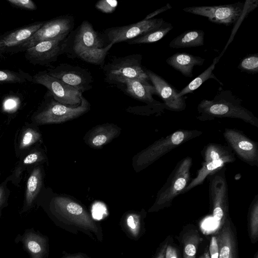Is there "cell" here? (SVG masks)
<instances>
[{
	"mask_svg": "<svg viewBox=\"0 0 258 258\" xmlns=\"http://www.w3.org/2000/svg\"><path fill=\"white\" fill-rule=\"evenodd\" d=\"M205 61L200 56L185 52H177L166 60L168 64L188 78L192 77L194 67L202 66Z\"/></svg>",
	"mask_w": 258,
	"mask_h": 258,
	"instance_id": "44dd1931",
	"label": "cell"
},
{
	"mask_svg": "<svg viewBox=\"0 0 258 258\" xmlns=\"http://www.w3.org/2000/svg\"><path fill=\"white\" fill-rule=\"evenodd\" d=\"M63 258H90L88 257L86 255L84 254L83 253H77L76 254H73L67 256Z\"/></svg>",
	"mask_w": 258,
	"mask_h": 258,
	"instance_id": "f6af8a7d",
	"label": "cell"
},
{
	"mask_svg": "<svg viewBox=\"0 0 258 258\" xmlns=\"http://www.w3.org/2000/svg\"><path fill=\"white\" fill-rule=\"evenodd\" d=\"M31 81L45 86L54 99L63 105L76 107L81 103L83 94L61 81L50 76L46 70L35 74L32 76Z\"/></svg>",
	"mask_w": 258,
	"mask_h": 258,
	"instance_id": "8fae6325",
	"label": "cell"
},
{
	"mask_svg": "<svg viewBox=\"0 0 258 258\" xmlns=\"http://www.w3.org/2000/svg\"><path fill=\"white\" fill-rule=\"evenodd\" d=\"M172 8V7L169 4H167L164 7L157 9V10L153 12H152L148 14L145 18V20H149L151 19H153L154 17L159 15V14H161L169 9H170Z\"/></svg>",
	"mask_w": 258,
	"mask_h": 258,
	"instance_id": "7bdbcfd3",
	"label": "cell"
},
{
	"mask_svg": "<svg viewBox=\"0 0 258 258\" xmlns=\"http://www.w3.org/2000/svg\"><path fill=\"white\" fill-rule=\"evenodd\" d=\"M248 227L251 240L255 242L258 238V195H256L250 205L248 215Z\"/></svg>",
	"mask_w": 258,
	"mask_h": 258,
	"instance_id": "d6a6232c",
	"label": "cell"
},
{
	"mask_svg": "<svg viewBox=\"0 0 258 258\" xmlns=\"http://www.w3.org/2000/svg\"><path fill=\"white\" fill-rule=\"evenodd\" d=\"M202 134L197 130H180L156 141L135 155L133 159L135 171H142L167 153Z\"/></svg>",
	"mask_w": 258,
	"mask_h": 258,
	"instance_id": "7a4b0ae2",
	"label": "cell"
},
{
	"mask_svg": "<svg viewBox=\"0 0 258 258\" xmlns=\"http://www.w3.org/2000/svg\"><path fill=\"white\" fill-rule=\"evenodd\" d=\"M68 35L41 41L25 51V57L31 63L49 67L64 53L66 40Z\"/></svg>",
	"mask_w": 258,
	"mask_h": 258,
	"instance_id": "7c38bea8",
	"label": "cell"
},
{
	"mask_svg": "<svg viewBox=\"0 0 258 258\" xmlns=\"http://www.w3.org/2000/svg\"><path fill=\"white\" fill-rule=\"evenodd\" d=\"M142 58L138 53L114 58L103 67L105 82L114 85L123 78L149 82V78L142 65Z\"/></svg>",
	"mask_w": 258,
	"mask_h": 258,
	"instance_id": "ba28073f",
	"label": "cell"
},
{
	"mask_svg": "<svg viewBox=\"0 0 258 258\" xmlns=\"http://www.w3.org/2000/svg\"><path fill=\"white\" fill-rule=\"evenodd\" d=\"M41 139V134L35 127L30 126L24 127L18 138L17 151H23L39 142Z\"/></svg>",
	"mask_w": 258,
	"mask_h": 258,
	"instance_id": "f546056e",
	"label": "cell"
},
{
	"mask_svg": "<svg viewBox=\"0 0 258 258\" xmlns=\"http://www.w3.org/2000/svg\"><path fill=\"white\" fill-rule=\"evenodd\" d=\"M44 22H36L1 34L0 54L14 53L18 47L43 25Z\"/></svg>",
	"mask_w": 258,
	"mask_h": 258,
	"instance_id": "ac0fdd59",
	"label": "cell"
},
{
	"mask_svg": "<svg viewBox=\"0 0 258 258\" xmlns=\"http://www.w3.org/2000/svg\"><path fill=\"white\" fill-rule=\"evenodd\" d=\"M0 174H1V172H0Z\"/></svg>",
	"mask_w": 258,
	"mask_h": 258,
	"instance_id": "c3c4849f",
	"label": "cell"
},
{
	"mask_svg": "<svg viewBox=\"0 0 258 258\" xmlns=\"http://www.w3.org/2000/svg\"><path fill=\"white\" fill-rule=\"evenodd\" d=\"M90 107V103L83 95L81 104L71 107L56 101L47 91L41 105L33 114L32 120L39 125L60 123L81 116L88 112Z\"/></svg>",
	"mask_w": 258,
	"mask_h": 258,
	"instance_id": "3957f363",
	"label": "cell"
},
{
	"mask_svg": "<svg viewBox=\"0 0 258 258\" xmlns=\"http://www.w3.org/2000/svg\"><path fill=\"white\" fill-rule=\"evenodd\" d=\"M168 242H165L161 247L155 258H165V254Z\"/></svg>",
	"mask_w": 258,
	"mask_h": 258,
	"instance_id": "ee69618b",
	"label": "cell"
},
{
	"mask_svg": "<svg viewBox=\"0 0 258 258\" xmlns=\"http://www.w3.org/2000/svg\"><path fill=\"white\" fill-rule=\"evenodd\" d=\"M43 182V173L41 167L35 165L27 179L25 200L21 213L31 209L40 192Z\"/></svg>",
	"mask_w": 258,
	"mask_h": 258,
	"instance_id": "7402d4cb",
	"label": "cell"
},
{
	"mask_svg": "<svg viewBox=\"0 0 258 258\" xmlns=\"http://www.w3.org/2000/svg\"><path fill=\"white\" fill-rule=\"evenodd\" d=\"M107 44L100 33L95 31L91 23L83 21L74 31L68 36L65 43L64 53L69 57L75 58L81 53L91 49H101Z\"/></svg>",
	"mask_w": 258,
	"mask_h": 258,
	"instance_id": "9c48e42d",
	"label": "cell"
},
{
	"mask_svg": "<svg viewBox=\"0 0 258 258\" xmlns=\"http://www.w3.org/2000/svg\"><path fill=\"white\" fill-rule=\"evenodd\" d=\"M238 68L241 71L249 74L258 73V54H248L241 59Z\"/></svg>",
	"mask_w": 258,
	"mask_h": 258,
	"instance_id": "d590c367",
	"label": "cell"
},
{
	"mask_svg": "<svg viewBox=\"0 0 258 258\" xmlns=\"http://www.w3.org/2000/svg\"><path fill=\"white\" fill-rule=\"evenodd\" d=\"M204 162H210L229 157H235L228 146L217 143H209L201 151Z\"/></svg>",
	"mask_w": 258,
	"mask_h": 258,
	"instance_id": "4316f807",
	"label": "cell"
},
{
	"mask_svg": "<svg viewBox=\"0 0 258 258\" xmlns=\"http://www.w3.org/2000/svg\"><path fill=\"white\" fill-rule=\"evenodd\" d=\"M219 59V58L218 57L215 58L213 63L208 69L191 81L186 87L179 91L178 96L181 97L185 94L192 93L194 91L199 88L204 82L210 79H214L221 85H223V84L220 81L213 73L215 65L218 62Z\"/></svg>",
	"mask_w": 258,
	"mask_h": 258,
	"instance_id": "83f0119b",
	"label": "cell"
},
{
	"mask_svg": "<svg viewBox=\"0 0 258 258\" xmlns=\"http://www.w3.org/2000/svg\"><path fill=\"white\" fill-rule=\"evenodd\" d=\"M118 6L116 0H100L95 4L96 9L105 14L113 13Z\"/></svg>",
	"mask_w": 258,
	"mask_h": 258,
	"instance_id": "8d00e7d4",
	"label": "cell"
},
{
	"mask_svg": "<svg viewBox=\"0 0 258 258\" xmlns=\"http://www.w3.org/2000/svg\"><path fill=\"white\" fill-rule=\"evenodd\" d=\"M225 166L208 176L209 197L213 217L219 226L228 219V188Z\"/></svg>",
	"mask_w": 258,
	"mask_h": 258,
	"instance_id": "52a82bcc",
	"label": "cell"
},
{
	"mask_svg": "<svg viewBox=\"0 0 258 258\" xmlns=\"http://www.w3.org/2000/svg\"><path fill=\"white\" fill-rule=\"evenodd\" d=\"M235 160V157H229L210 162H203L201 167L197 172L196 177L191 179L188 185L182 191V194L187 192L196 186L202 184L210 174L225 166L226 164L234 162Z\"/></svg>",
	"mask_w": 258,
	"mask_h": 258,
	"instance_id": "d4e9b609",
	"label": "cell"
},
{
	"mask_svg": "<svg viewBox=\"0 0 258 258\" xmlns=\"http://www.w3.org/2000/svg\"><path fill=\"white\" fill-rule=\"evenodd\" d=\"M45 160V155L40 149H32L20 159L14 169L12 175L9 177V180L15 184L19 183L23 172L27 168L32 165L43 163Z\"/></svg>",
	"mask_w": 258,
	"mask_h": 258,
	"instance_id": "cb8c5ba5",
	"label": "cell"
},
{
	"mask_svg": "<svg viewBox=\"0 0 258 258\" xmlns=\"http://www.w3.org/2000/svg\"><path fill=\"white\" fill-rule=\"evenodd\" d=\"M228 219L217 235L219 258H237L236 240Z\"/></svg>",
	"mask_w": 258,
	"mask_h": 258,
	"instance_id": "603a6c76",
	"label": "cell"
},
{
	"mask_svg": "<svg viewBox=\"0 0 258 258\" xmlns=\"http://www.w3.org/2000/svg\"><path fill=\"white\" fill-rule=\"evenodd\" d=\"M115 86L126 95L148 105L161 103L153 97V95H157V91L149 82L138 79L123 78Z\"/></svg>",
	"mask_w": 258,
	"mask_h": 258,
	"instance_id": "e0dca14e",
	"label": "cell"
},
{
	"mask_svg": "<svg viewBox=\"0 0 258 258\" xmlns=\"http://www.w3.org/2000/svg\"><path fill=\"white\" fill-rule=\"evenodd\" d=\"M201 121L216 118L228 117L239 119L258 127V118L242 104V100L229 90L219 87L212 100L203 99L197 107Z\"/></svg>",
	"mask_w": 258,
	"mask_h": 258,
	"instance_id": "6da1fadb",
	"label": "cell"
},
{
	"mask_svg": "<svg viewBox=\"0 0 258 258\" xmlns=\"http://www.w3.org/2000/svg\"><path fill=\"white\" fill-rule=\"evenodd\" d=\"M113 44H108L101 49L88 50L80 53L77 57L84 61L98 66H104L105 58Z\"/></svg>",
	"mask_w": 258,
	"mask_h": 258,
	"instance_id": "4dcf8cb0",
	"label": "cell"
},
{
	"mask_svg": "<svg viewBox=\"0 0 258 258\" xmlns=\"http://www.w3.org/2000/svg\"><path fill=\"white\" fill-rule=\"evenodd\" d=\"M209 253L210 258H219L217 235H213L211 239Z\"/></svg>",
	"mask_w": 258,
	"mask_h": 258,
	"instance_id": "ab89813d",
	"label": "cell"
},
{
	"mask_svg": "<svg viewBox=\"0 0 258 258\" xmlns=\"http://www.w3.org/2000/svg\"><path fill=\"white\" fill-rule=\"evenodd\" d=\"M204 32L202 30L186 31L174 38L169 44L172 48H188L203 46Z\"/></svg>",
	"mask_w": 258,
	"mask_h": 258,
	"instance_id": "484cf974",
	"label": "cell"
},
{
	"mask_svg": "<svg viewBox=\"0 0 258 258\" xmlns=\"http://www.w3.org/2000/svg\"><path fill=\"white\" fill-rule=\"evenodd\" d=\"M201 238L197 231H190L184 235L183 243V258H196L197 249Z\"/></svg>",
	"mask_w": 258,
	"mask_h": 258,
	"instance_id": "1f68e13d",
	"label": "cell"
},
{
	"mask_svg": "<svg viewBox=\"0 0 258 258\" xmlns=\"http://www.w3.org/2000/svg\"><path fill=\"white\" fill-rule=\"evenodd\" d=\"M141 216L136 212L127 213L124 219V224L127 232L133 238H138L141 229Z\"/></svg>",
	"mask_w": 258,
	"mask_h": 258,
	"instance_id": "e575fe53",
	"label": "cell"
},
{
	"mask_svg": "<svg viewBox=\"0 0 258 258\" xmlns=\"http://www.w3.org/2000/svg\"><path fill=\"white\" fill-rule=\"evenodd\" d=\"M52 213L58 219L85 230L99 235V229L86 210L79 203L63 196L55 197L51 206Z\"/></svg>",
	"mask_w": 258,
	"mask_h": 258,
	"instance_id": "8992f818",
	"label": "cell"
},
{
	"mask_svg": "<svg viewBox=\"0 0 258 258\" xmlns=\"http://www.w3.org/2000/svg\"><path fill=\"white\" fill-rule=\"evenodd\" d=\"M173 29L171 23L164 22L159 27L151 30L127 42L129 44L150 43L158 41L164 37Z\"/></svg>",
	"mask_w": 258,
	"mask_h": 258,
	"instance_id": "f1b7e54d",
	"label": "cell"
},
{
	"mask_svg": "<svg viewBox=\"0 0 258 258\" xmlns=\"http://www.w3.org/2000/svg\"><path fill=\"white\" fill-rule=\"evenodd\" d=\"M165 258H178L177 249L172 245L167 244Z\"/></svg>",
	"mask_w": 258,
	"mask_h": 258,
	"instance_id": "60d3db41",
	"label": "cell"
},
{
	"mask_svg": "<svg viewBox=\"0 0 258 258\" xmlns=\"http://www.w3.org/2000/svg\"><path fill=\"white\" fill-rule=\"evenodd\" d=\"M120 129L112 123H104L92 128L85 135V143L91 148L100 149L117 137Z\"/></svg>",
	"mask_w": 258,
	"mask_h": 258,
	"instance_id": "ffe728a7",
	"label": "cell"
},
{
	"mask_svg": "<svg viewBox=\"0 0 258 258\" xmlns=\"http://www.w3.org/2000/svg\"><path fill=\"white\" fill-rule=\"evenodd\" d=\"M32 76L19 70L18 72L8 70H0V82L6 83H22L31 81Z\"/></svg>",
	"mask_w": 258,
	"mask_h": 258,
	"instance_id": "836d02e7",
	"label": "cell"
},
{
	"mask_svg": "<svg viewBox=\"0 0 258 258\" xmlns=\"http://www.w3.org/2000/svg\"><path fill=\"white\" fill-rule=\"evenodd\" d=\"M0 132H1V127H0Z\"/></svg>",
	"mask_w": 258,
	"mask_h": 258,
	"instance_id": "7dc6e473",
	"label": "cell"
},
{
	"mask_svg": "<svg viewBox=\"0 0 258 258\" xmlns=\"http://www.w3.org/2000/svg\"><path fill=\"white\" fill-rule=\"evenodd\" d=\"M9 177L0 184V218L2 215V210L8 205V200L10 190L7 186Z\"/></svg>",
	"mask_w": 258,
	"mask_h": 258,
	"instance_id": "74e56055",
	"label": "cell"
},
{
	"mask_svg": "<svg viewBox=\"0 0 258 258\" xmlns=\"http://www.w3.org/2000/svg\"><path fill=\"white\" fill-rule=\"evenodd\" d=\"M14 241L16 243H22L29 258H47L48 255V237L33 228L26 229L22 235L18 234Z\"/></svg>",
	"mask_w": 258,
	"mask_h": 258,
	"instance_id": "d6986e66",
	"label": "cell"
},
{
	"mask_svg": "<svg viewBox=\"0 0 258 258\" xmlns=\"http://www.w3.org/2000/svg\"><path fill=\"white\" fill-rule=\"evenodd\" d=\"M192 158L187 156L179 161L158 191L155 202L149 209V212H157L170 206L173 200L182 194L190 182Z\"/></svg>",
	"mask_w": 258,
	"mask_h": 258,
	"instance_id": "277c9868",
	"label": "cell"
},
{
	"mask_svg": "<svg viewBox=\"0 0 258 258\" xmlns=\"http://www.w3.org/2000/svg\"><path fill=\"white\" fill-rule=\"evenodd\" d=\"M17 101L14 99H8L4 103L3 107L5 110L9 111L16 109L17 106Z\"/></svg>",
	"mask_w": 258,
	"mask_h": 258,
	"instance_id": "b9f144b4",
	"label": "cell"
},
{
	"mask_svg": "<svg viewBox=\"0 0 258 258\" xmlns=\"http://www.w3.org/2000/svg\"><path fill=\"white\" fill-rule=\"evenodd\" d=\"M162 18L143 19L137 23L122 26L113 27L104 31L103 37L107 44L130 41L160 26Z\"/></svg>",
	"mask_w": 258,
	"mask_h": 258,
	"instance_id": "5bb4252c",
	"label": "cell"
},
{
	"mask_svg": "<svg viewBox=\"0 0 258 258\" xmlns=\"http://www.w3.org/2000/svg\"><path fill=\"white\" fill-rule=\"evenodd\" d=\"M223 137L228 146L241 160L250 166H258V146L256 142L235 128H225Z\"/></svg>",
	"mask_w": 258,
	"mask_h": 258,
	"instance_id": "9a60e30c",
	"label": "cell"
},
{
	"mask_svg": "<svg viewBox=\"0 0 258 258\" xmlns=\"http://www.w3.org/2000/svg\"><path fill=\"white\" fill-rule=\"evenodd\" d=\"M199 258H210L209 252H208V251L205 252Z\"/></svg>",
	"mask_w": 258,
	"mask_h": 258,
	"instance_id": "bcb514c9",
	"label": "cell"
},
{
	"mask_svg": "<svg viewBox=\"0 0 258 258\" xmlns=\"http://www.w3.org/2000/svg\"><path fill=\"white\" fill-rule=\"evenodd\" d=\"M11 5L20 9L27 10H36L37 9L36 5L31 0H7Z\"/></svg>",
	"mask_w": 258,
	"mask_h": 258,
	"instance_id": "f35d334b",
	"label": "cell"
},
{
	"mask_svg": "<svg viewBox=\"0 0 258 258\" xmlns=\"http://www.w3.org/2000/svg\"><path fill=\"white\" fill-rule=\"evenodd\" d=\"M257 2L246 1L245 4L238 2L215 6L191 7L183 8L182 10L206 17L213 23L230 26L242 21L244 16L257 7Z\"/></svg>",
	"mask_w": 258,
	"mask_h": 258,
	"instance_id": "5b68a950",
	"label": "cell"
},
{
	"mask_svg": "<svg viewBox=\"0 0 258 258\" xmlns=\"http://www.w3.org/2000/svg\"><path fill=\"white\" fill-rule=\"evenodd\" d=\"M145 71L157 95L163 100L166 109L174 111H181L185 109L186 98L184 96L178 97L179 91L154 72L146 68Z\"/></svg>",
	"mask_w": 258,
	"mask_h": 258,
	"instance_id": "2e32d148",
	"label": "cell"
},
{
	"mask_svg": "<svg viewBox=\"0 0 258 258\" xmlns=\"http://www.w3.org/2000/svg\"><path fill=\"white\" fill-rule=\"evenodd\" d=\"M74 25V17L70 15L60 16L45 21L31 37L16 49L14 53L25 51L42 41L69 35L73 31Z\"/></svg>",
	"mask_w": 258,
	"mask_h": 258,
	"instance_id": "30bf717a",
	"label": "cell"
},
{
	"mask_svg": "<svg viewBox=\"0 0 258 258\" xmlns=\"http://www.w3.org/2000/svg\"><path fill=\"white\" fill-rule=\"evenodd\" d=\"M46 71L50 76L71 86L82 94L92 88L93 78L88 69L69 63H61Z\"/></svg>",
	"mask_w": 258,
	"mask_h": 258,
	"instance_id": "4fadbf2b",
	"label": "cell"
}]
</instances>
